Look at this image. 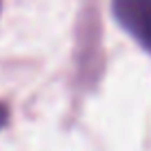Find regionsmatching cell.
<instances>
[{
	"mask_svg": "<svg viewBox=\"0 0 151 151\" xmlns=\"http://www.w3.org/2000/svg\"><path fill=\"white\" fill-rule=\"evenodd\" d=\"M118 24L151 53V0H111Z\"/></svg>",
	"mask_w": 151,
	"mask_h": 151,
	"instance_id": "cell-1",
	"label": "cell"
},
{
	"mask_svg": "<svg viewBox=\"0 0 151 151\" xmlns=\"http://www.w3.org/2000/svg\"><path fill=\"white\" fill-rule=\"evenodd\" d=\"M5 118H7V111H5V107H0V124L5 122Z\"/></svg>",
	"mask_w": 151,
	"mask_h": 151,
	"instance_id": "cell-2",
	"label": "cell"
}]
</instances>
